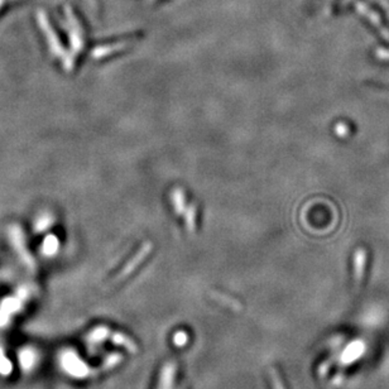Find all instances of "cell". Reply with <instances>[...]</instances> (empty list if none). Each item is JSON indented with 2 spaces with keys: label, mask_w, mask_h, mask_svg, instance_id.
I'll return each mask as SVG.
<instances>
[{
  "label": "cell",
  "mask_w": 389,
  "mask_h": 389,
  "mask_svg": "<svg viewBox=\"0 0 389 389\" xmlns=\"http://www.w3.org/2000/svg\"><path fill=\"white\" fill-rule=\"evenodd\" d=\"M172 202H174L175 208H176L177 212L181 215L185 212V203H186V197H185L184 191L181 189H177L172 192Z\"/></svg>",
  "instance_id": "cell-2"
},
{
  "label": "cell",
  "mask_w": 389,
  "mask_h": 389,
  "mask_svg": "<svg viewBox=\"0 0 389 389\" xmlns=\"http://www.w3.org/2000/svg\"><path fill=\"white\" fill-rule=\"evenodd\" d=\"M151 249H152V244L149 243V241H147V243L144 244V245L142 246L141 249H139V251H138V253H137V255L134 256V258L132 259L131 262H129L128 266H126L125 268H124L123 271H121L120 276L118 277V279L124 278V277L128 276L129 273H132V272H133L134 269H136L137 267H138V264L141 263V262L143 261V259L146 258L147 255H148V253H149V251H151Z\"/></svg>",
  "instance_id": "cell-1"
},
{
  "label": "cell",
  "mask_w": 389,
  "mask_h": 389,
  "mask_svg": "<svg viewBox=\"0 0 389 389\" xmlns=\"http://www.w3.org/2000/svg\"><path fill=\"white\" fill-rule=\"evenodd\" d=\"M180 335V336H177L176 337V341H177V344H182V342H184V340H186V336H185V335H186V334H179Z\"/></svg>",
  "instance_id": "cell-4"
},
{
  "label": "cell",
  "mask_w": 389,
  "mask_h": 389,
  "mask_svg": "<svg viewBox=\"0 0 389 389\" xmlns=\"http://www.w3.org/2000/svg\"><path fill=\"white\" fill-rule=\"evenodd\" d=\"M185 212H186L185 216H186L187 228H189V230L192 233V231L196 230V206L191 205Z\"/></svg>",
  "instance_id": "cell-3"
}]
</instances>
